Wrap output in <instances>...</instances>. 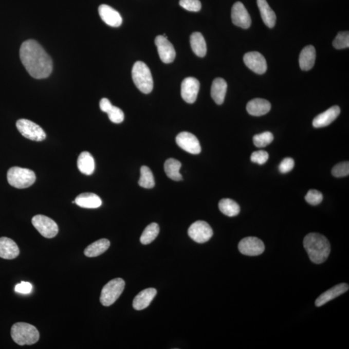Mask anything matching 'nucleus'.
<instances>
[{
  "mask_svg": "<svg viewBox=\"0 0 349 349\" xmlns=\"http://www.w3.org/2000/svg\"><path fill=\"white\" fill-rule=\"evenodd\" d=\"M132 79L138 89L144 94H150L154 88V80L149 67L144 62H135L132 69Z\"/></svg>",
  "mask_w": 349,
  "mask_h": 349,
  "instance_id": "nucleus-4",
  "label": "nucleus"
},
{
  "mask_svg": "<svg viewBox=\"0 0 349 349\" xmlns=\"http://www.w3.org/2000/svg\"><path fill=\"white\" fill-rule=\"evenodd\" d=\"M332 174L336 177H343L348 176L349 174V162H343L339 163L333 168Z\"/></svg>",
  "mask_w": 349,
  "mask_h": 349,
  "instance_id": "nucleus-36",
  "label": "nucleus"
},
{
  "mask_svg": "<svg viewBox=\"0 0 349 349\" xmlns=\"http://www.w3.org/2000/svg\"><path fill=\"white\" fill-rule=\"evenodd\" d=\"M348 288L349 286L346 283H341V284L335 286V287L326 291V292L319 296L315 302L316 307H321V306L329 302V301L334 300V299L347 292Z\"/></svg>",
  "mask_w": 349,
  "mask_h": 349,
  "instance_id": "nucleus-18",
  "label": "nucleus"
},
{
  "mask_svg": "<svg viewBox=\"0 0 349 349\" xmlns=\"http://www.w3.org/2000/svg\"><path fill=\"white\" fill-rule=\"evenodd\" d=\"M303 246L310 260L316 264L325 262L329 256L330 243L325 236L320 233H308L304 238Z\"/></svg>",
  "mask_w": 349,
  "mask_h": 349,
  "instance_id": "nucleus-2",
  "label": "nucleus"
},
{
  "mask_svg": "<svg viewBox=\"0 0 349 349\" xmlns=\"http://www.w3.org/2000/svg\"><path fill=\"white\" fill-rule=\"evenodd\" d=\"M180 6L188 11L198 12L201 9L199 0H180Z\"/></svg>",
  "mask_w": 349,
  "mask_h": 349,
  "instance_id": "nucleus-38",
  "label": "nucleus"
},
{
  "mask_svg": "<svg viewBox=\"0 0 349 349\" xmlns=\"http://www.w3.org/2000/svg\"><path fill=\"white\" fill-rule=\"evenodd\" d=\"M333 46L337 49L348 48L349 47V33L348 31L339 32L333 41Z\"/></svg>",
  "mask_w": 349,
  "mask_h": 349,
  "instance_id": "nucleus-34",
  "label": "nucleus"
},
{
  "mask_svg": "<svg viewBox=\"0 0 349 349\" xmlns=\"http://www.w3.org/2000/svg\"><path fill=\"white\" fill-rule=\"evenodd\" d=\"M157 295V290L154 288H146L138 293L133 301V307L137 310H142L150 305Z\"/></svg>",
  "mask_w": 349,
  "mask_h": 349,
  "instance_id": "nucleus-20",
  "label": "nucleus"
},
{
  "mask_svg": "<svg viewBox=\"0 0 349 349\" xmlns=\"http://www.w3.org/2000/svg\"><path fill=\"white\" fill-rule=\"evenodd\" d=\"M270 103L268 100L263 99H253L248 102L247 105L248 114L255 117L266 115L270 111Z\"/></svg>",
  "mask_w": 349,
  "mask_h": 349,
  "instance_id": "nucleus-21",
  "label": "nucleus"
},
{
  "mask_svg": "<svg viewBox=\"0 0 349 349\" xmlns=\"http://www.w3.org/2000/svg\"><path fill=\"white\" fill-rule=\"evenodd\" d=\"M268 158H269V155H268L267 152L260 150L253 152L252 155H251L250 159L252 162L256 163V164L262 165L267 162Z\"/></svg>",
  "mask_w": 349,
  "mask_h": 349,
  "instance_id": "nucleus-39",
  "label": "nucleus"
},
{
  "mask_svg": "<svg viewBox=\"0 0 349 349\" xmlns=\"http://www.w3.org/2000/svg\"><path fill=\"white\" fill-rule=\"evenodd\" d=\"M323 195L320 192L316 190H310L307 195H305V199L308 204L316 206L320 204L323 200Z\"/></svg>",
  "mask_w": 349,
  "mask_h": 349,
  "instance_id": "nucleus-35",
  "label": "nucleus"
},
{
  "mask_svg": "<svg viewBox=\"0 0 349 349\" xmlns=\"http://www.w3.org/2000/svg\"><path fill=\"white\" fill-rule=\"evenodd\" d=\"M110 247V242L107 238H101L97 241L85 248L84 254L87 257H97L107 250Z\"/></svg>",
  "mask_w": 349,
  "mask_h": 349,
  "instance_id": "nucleus-27",
  "label": "nucleus"
},
{
  "mask_svg": "<svg viewBox=\"0 0 349 349\" xmlns=\"http://www.w3.org/2000/svg\"><path fill=\"white\" fill-rule=\"evenodd\" d=\"M16 127L20 134L27 139L39 142L46 138V133L42 128L31 120L20 119L16 122Z\"/></svg>",
  "mask_w": 349,
  "mask_h": 349,
  "instance_id": "nucleus-7",
  "label": "nucleus"
},
{
  "mask_svg": "<svg viewBox=\"0 0 349 349\" xmlns=\"http://www.w3.org/2000/svg\"><path fill=\"white\" fill-rule=\"evenodd\" d=\"M219 208L221 212L228 217H234L240 212V206L234 200L230 199L221 200Z\"/></svg>",
  "mask_w": 349,
  "mask_h": 349,
  "instance_id": "nucleus-30",
  "label": "nucleus"
},
{
  "mask_svg": "<svg viewBox=\"0 0 349 349\" xmlns=\"http://www.w3.org/2000/svg\"><path fill=\"white\" fill-rule=\"evenodd\" d=\"M295 167V160L292 158H285L279 166V170L282 173H287L290 172Z\"/></svg>",
  "mask_w": 349,
  "mask_h": 349,
  "instance_id": "nucleus-40",
  "label": "nucleus"
},
{
  "mask_svg": "<svg viewBox=\"0 0 349 349\" xmlns=\"http://www.w3.org/2000/svg\"><path fill=\"white\" fill-rule=\"evenodd\" d=\"M140 187L146 189L155 187V180L152 171L148 167L143 166L140 168V177L139 180Z\"/></svg>",
  "mask_w": 349,
  "mask_h": 349,
  "instance_id": "nucleus-32",
  "label": "nucleus"
},
{
  "mask_svg": "<svg viewBox=\"0 0 349 349\" xmlns=\"http://www.w3.org/2000/svg\"><path fill=\"white\" fill-rule=\"evenodd\" d=\"M32 225L46 238H53L59 233V227L51 218L43 215L34 216L32 219Z\"/></svg>",
  "mask_w": 349,
  "mask_h": 349,
  "instance_id": "nucleus-8",
  "label": "nucleus"
},
{
  "mask_svg": "<svg viewBox=\"0 0 349 349\" xmlns=\"http://www.w3.org/2000/svg\"><path fill=\"white\" fill-rule=\"evenodd\" d=\"M160 232L159 226L153 223L148 225L140 237V243L143 245H149L157 238Z\"/></svg>",
  "mask_w": 349,
  "mask_h": 349,
  "instance_id": "nucleus-31",
  "label": "nucleus"
},
{
  "mask_svg": "<svg viewBox=\"0 0 349 349\" xmlns=\"http://www.w3.org/2000/svg\"><path fill=\"white\" fill-rule=\"evenodd\" d=\"M77 167L83 174L90 175L94 172L95 163L90 153L84 152L80 154L77 160Z\"/></svg>",
  "mask_w": 349,
  "mask_h": 349,
  "instance_id": "nucleus-26",
  "label": "nucleus"
},
{
  "mask_svg": "<svg viewBox=\"0 0 349 349\" xmlns=\"http://www.w3.org/2000/svg\"><path fill=\"white\" fill-rule=\"evenodd\" d=\"M11 337L19 345H31L36 343L40 339L37 328L31 324L19 322L14 324L11 328Z\"/></svg>",
  "mask_w": 349,
  "mask_h": 349,
  "instance_id": "nucleus-3",
  "label": "nucleus"
},
{
  "mask_svg": "<svg viewBox=\"0 0 349 349\" xmlns=\"http://www.w3.org/2000/svg\"><path fill=\"white\" fill-rule=\"evenodd\" d=\"M125 287V281L121 278H115L103 287L100 301L102 305L109 307L113 305L122 295Z\"/></svg>",
  "mask_w": 349,
  "mask_h": 349,
  "instance_id": "nucleus-6",
  "label": "nucleus"
},
{
  "mask_svg": "<svg viewBox=\"0 0 349 349\" xmlns=\"http://www.w3.org/2000/svg\"><path fill=\"white\" fill-rule=\"evenodd\" d=\"M32 289V286L31 283L29 282H25V281H22L19 284H17L16 287H15V291L16 292L20 293H24V295H27L31 292Z\"/></svg>",
  "mask_w": 349,
  "mask_h": 349,
  "instance_id": "nucleus-41",
  "label": "nucleus"
},
{
  "mask_svg": "<svg viewBox=\"0 0 349 349\" xmlns=\"http://www.w3.org/2000/svg\"><path fill=\"white\" fill-rule=\"evenodd\" d=\"M243 60L248 68L255 74L262 75L267 71V61L260 52L256 51L247 52L243 57Z\"/></svg>",
  "mask_w": 349,
  "mask_h": 349,
  "instance_id": "nucleus-14",
  "label": "nucleus"
},
{
  "mask_svg": "<svg viewBox=\"0 0 349 349\" xmlns=\"http://www.w3.org/2000/svg\"><path fill=\"white\" fill-rule=\"evenodd\" d=\"M238 250L243 255L256 256L261 255L265 251L264 243L255 237H247L243 238L238 243Z\"/></svg>",
  "mask_w": 349,
  "mask_h": 349,
  "instance_id": "nucleus-10",
  "label": "nucleus"
},
{
  "mask_svg": "<svg viewBox=\"0 0 349 349\" xmlns=\"http://www.w3.org/2000/svg\"><path fill=\"white\" fill-rule=\"evenodd\" d=\"M7 180L12 187L24 189L34 184L36 175L33 171L27 168L12 167L7 172Z\"/></svg>",
  "mask_w": 349,
  "mask_h": 349,
  "instance_id": "nucleus-5",
  "label": "nucleus"
},
{
  "mask_svg": "<svg viewBox=\"0 0 349 349\" xmlns=\"http://www.w3.org/2000/svg\"><path fill=\"white\" fill-rule=\"evenodd\" d=\"M340 114V108L338 105H335L324 112L322 114L318 115L313 120V125L316 128H320L327 126L330 125L334 120L337 119Z\"/></svg>",
  "mask_w": 349,
  "mask_h": 349,
  "instance_id": "nucleus-17",
  "label": "nucleus"
},
{
  "mask_svg": "<svg viewBox=\"0 0 349 349\" xmlns=\"http://www.w3.org/2000/svg\"><path fill=\"white\" fill-rule=\"evenodd\" d=\"M75 201L79 207L84 208H97L102 204L99 196L93 193H82L77 196Z\"/></svg>",
  "mask_w": 349,
  "mask_h": 349,
  "instance_id": "nucleus-24",
  "label": "nucleus"
},
{
  "mask_svg": "<svg viewBox=\"0 0 349 349\" xmlns=\"http://www.w3.org/2000/svg\"><path fill=\"white\" fill-rule=\"evenodd\" d=\"M100 17L108 26L119 27L121 26L122 19L121 15L112 7L107 5H101L99 8Z\"/></svg>",
  "mask_w": 349,
  "mask_h": 349,
  "instance_id": "nucleus-16",
  "label": "nucleus"
},
{
  "mask_svg": "<svg viewBox=\"0 0 349 349\" xmlns=\"http://www.w3.org/2000/svg\"><path fill=\"white\" fill-rule=\"evenodd\" d=\"M180 168L181 163L175 159H168L164 163V171L167 176L175 181H179L182 179L180 173Z\"/></svg>",
  "mask_w": 349,
  "mask_h": 349,
  "instance_id": "nucleus-29",
  "label": "nucleus"
},
{
  "mask_svg": "<svg viewBox=\"0 0 349 349\" xmlns=\"http://www.w3.org/2000/svg\"><path fill=\"white\" fill-rule=\"evenodd\" d=\"M190 44L193 52L199 57H204L207 54V47L205 40L201 33L195 32L191 35Z\"/></svg>",
  "mask_w": 349,
  "mask_h": 349,
  "instance_id": "nucleus-28",
  "label": "nucleus"
},
{
  "mask_svg": "<svg viewBox=\"0 0 349 349\" xmlns=\"http://www.w3.org/2000/svg\"><path fill=\"white\" fill-rule=\"evenodd\" d=\"M188 235L195 242L205 243L212 238V228L207 222L197 221L190 226L188 229Z\"/></svg>",
  "mask_w": 349,
  "mask_h": 349,
  "instance_id": "nucleus-9",
  "label": "nucleus"
},
{
  "mask_svg": "<svg viewBox=\"0 0 349 349\" xmlns=\"http://www.w3.org/2000/svg\"><path fill=\"white\" fill-rule=\"evenodd\" d=\"M114 105H112L111 102L109 100L106 99V98H104V99H101L100 102V109L102 110L103 112L106 113L110 111L112 107Z\"/></svg>",
  "mask_w": 349,
  "mask_h": 349,
  "instance_id": "nucleus-42",
  "label": "nucleus"
},
{
  "mask_svg": "<svg viewBox=\"0 0 349 349\" xmlns=\"http://www.w3.org/2000/svg\"><path fill=\"white\" fill-rule=\"evenodd\" d=\"M231 16L233 24L243 29L249 28L252 24L250 14L242 2H237L233 5Z\"/></svg>",
  "mask_w": 349,
  "mask_h": 349,
  "instance_id": "nucleus-13",
  "label": "nucleus"
},
{
  "mask_svg": "<svg viewBox=\"0 0 349 349\" xmlns=\"http://www.w3.org/2000/svg\"><path fill=\"white\" fill-rule=\"evenodd\" d=\"M257 4L263 22L269 28H273L276 22L274 11L271 9L267 0H257Z\"/></svg>",
  "mask_w": 349,
  "mask_h": 349,
  "instance_id": "nucleus-25",
  "label": "nucleus"
},
{
  "mask_svg": "<svg viewBox=\"0 0 349 349\" xmlns=\"http://www.w3.org/2000/svg\"><path fill=\"white\" fill-rule=\"evenodd\" d=\"M19 254V248L13 240L6 237H0V258L13 260Z\"/></svg>",
  "mask_w": 349,
  "mask_h": 349,
  "instance_id": "nucleus-19",
  "label": "nucleus"
},
{
  "mask_svg": "<svg viewBox=\"0 0 349 349\" xmlns=\"http://www.w3.org/2000/svg\"><path fill=\"white\" fill-rule=\"evenodd\" d=\"M273 135L272 133L266 132L255 135L253 137V144L258 148H264L273 141Z\"/></svg>",
  "mask_w": 349,
  "mask_h": 349,
  "instance_id": "nucleus-33",
  "label": "nucleus"
},
{
  "mask_svg": "<svg viewBox=\"0 0 349 349\" xmlns=\"http://www.w3.org/2000/svg\"><path fill=\"white\" fill-rule=\"evenodd\" d=\"M316 52L315 47L308 46L303 48L300 54V66L303 71H308L315 65Z\"/></svg>",
  "mask_w": 349,
  "mask_h": 349,
  "instance_id": "nucleus-23",
  "label": "nucleus"
},
{
  "mask_svg": "<svg viewBox=\"0 0 349 349\" xmlns=\"http://www.w3.org/2000/svg\"><path fill=\"white\" fill-rule=\"evenodd\" d=\"M108 117L112 122L115 124H120V123L124 121V112L120 109L119 107L116 106H113L110 111L107 113Z\"/></svg>",
  "mask_w": 349,
  "mask_h": 349,
  "instance_id": "nucleus-37",
  "label": "nucleus"
},
{
  "mask_svg": "<svg viewBox=\"0 0 349 349\" xmlns=\"http://www.w3.org/2000/svg\"><path fill=\"white\" fill-rule=\"evenodd\" d=\"M20 57L27 71L34 79H46L51 74V58L35 40H27L22 44Z\"/></svg>",
  "mask_w": 349,
  "mask_h": 349,
  "instance_id": "nucleus-1",
  "label": "nucleus"
},
{
  "mask_svg": "<svg viewBox=\"0 0 349 349\" xmlns=\"http://www.w3.org/2000/svg\"><path fill=\"white\" fill-rule=\"evenodd\" d=\"M227 86V82L222 78H217L213 80L211 87V97L216 104L221 105L224 102Z\"/></svg>",
  "mask_w": 349,
  "mask_h": 349,
  "instance_id": "nucleus-22",
  "label": "nucleus"
},
{
  "mask_svg": "<svg viewBox=\"0 0 349 349\" xmlns=\"http://www.w3.org/2000/svg\"><path fill=\"white\" fill-rule=\"evenodd\" d=\"M176 142L180 148L189 154L197 155L201 152L199 140L191 133H180L176 137Z\"/></svg>",
  "mask_w": 349,
  "mask_h": 349,
  "instance_id": "nucleus-11",
  "label": "nucleus"
},
{
  "mask_svg": "<svg viewBox=\"0 0 349 349\" xmlns=\"http://www.w3.org/2000/svg\"><path fill=\"white\" fill-rule=\"evenodd\" d=\"M160 60L165 64H170L175 60L176 52L172 43L168 41L167 38L159 35L155 40Z\"/></svg>",
  "mask_w": 349,
  "mask_h": 349,
  "instance_id": "nucleus-12",
  "label": "nucleus"
},
{
  "mask_svg": "<svg viewBox=\"0 0 349 349\" xmlns=\"http://www.w3.org/2000/svg\"><path fill=\"white\" fill-rule=\"evenodd\" d=\"M200 89L199 80L195 78L188 77L183 80L181 84V96L183 100L193 104L197 100Z\"/></svg>",
  "mask_w": 349,
  "mask_h": 349,
  "instance_id": "nucleus-15",
  "label": "nucleus"
}]
</instances>
